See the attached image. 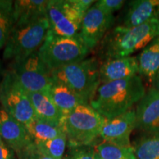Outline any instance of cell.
<instances>
[{
	"instance_id": "cell-29",
	"label": "cell",
	"mask_w": 159,
	"mask_h": 159,
	"mask_svg": "<svg viewBox=\"0 0 159 159\" xmlns=\"http://www.w3.org/2000/svg\"><path fill=\"white\" fill-rule=\"evenodd\" d=\"M16 152L0 137V159H16Z\"/></svg>"
},
{
	"instance_id": "cell-10",
	"label": "cell",
	"mask_w": 159,
	"mask_h": 159,
	"mask_svg": "<svg viewBox=\"0 0 159 159\" xmlns=\"http://www.w3.org/2000/svg\"><path fill=\"white\" fill-rule=\"evenodd\" d=\"M115 21L114 14L94 5L87 11L81 23L79 35L89 50L97 48Z\"/></svg>"
},
{
	"instance_id": "cell-11",
	"label": "cell",
	"mask_w": 159,
	"mask_h": 159,
	"mask_svg": "<svg viewBox=\"0 0 159 159\" xmlns=\"http://www.w3.org/2000/svg\"><path fill=\"white\" fill-rule=\"evenodd\" d=\"M135 128H136V111L132 108L114 118L105 119L100 137L104 142L130 148L132 147L130 135Z\"/></svg>"
},
{
	"instance_id": "cell-32",
	"label": "cell",
	"mask_w": 159,
	"mask_h": 159,
	"mask_svg": "<svg viewBox=\"0 0 159 159\" xmlns=\"http://www.w3.org/2000/svg\"><path fill=\"white\" fill-rule=\"evenodd\" d=\"M1 69H2V66H1V63H0V71H1Z\"/></svg>"
},
{
	"instance_id": "cell-4",
	"label": "cell",
	"mask_w": 159,
	"mask_h": 159,
	"mask_svg": "<svg viewBox=\"0 0 159 159\" xmlns=\"http://www.w3.org/2000/svg\"><path fill=\"white\" fill-rule=\"evenodd\" d=\"M105 122V118L89 104L79 105L66 114L62 128L66 135L68 147L91 146L100 137Z\"/></svg>"
},
{
	"instance_id": "cell-1",
	"label": "cell",
	"mask_w": 159,
	"mask_h": 159,
	"mask_svg": "<svg viewBox=\"0 0 159 159\" xmlns=\"http://www.w3.org/2000/svg\"><path fill=\"white\" fill-rule=\"evenodd\" d=\"M159 37V17L134 27L118 26L109 30L97 46L102 61L131 56Z\"/></svg>"
},
{
	"instance_id": "cell-25",
	"label": "cell",
	"mask_w": 159,
	"mask_h": 159,
	"mask_svg": "<svg viewBox=\"0 0 159 159\" xmlns=\"http://www.w3.org/2000/svg\"><path fill=\"white\" fill-rule=\"evenodd\" d=\"M96 150L92 146L68 147L63 159H94Z\"/></svg>"
},
{
	"instance_id": "cell-22",
	"label": "cell",
	"mask_w": 159,
	"mask_h": 159,
	"mask_svg": "<svg viewBox=\"0 0 159 159\" xmlns=\"http://www.w3.org/2000/svg\"><path fill=\"white\" fill-rule=\"evenodd\" d=\"M14 25L13 1L0 0V49L5 47Z\"/></svg>"
},
{
	"instance_id": "cell-28",
	"label": "cell",
	"mask_w": 159,
	"mask_h": 159,
	"mask_svg": "<svg viewBox=\"0 0 159 159\" xmlns=\"http://www.w3.org/2000/svg\"><path fill=\"white\" fill-rule=\"evenodd\" d=\"M95 2L96 1L94 0H70V2L75 9L83 17H84L87 11L94 5Z\"/></svg>"
},
{
	"instance_id": "cell-16",
	"label": "cell",
	"mask_w": 159,
	"mask_h": 159,
	"mask_svg": "<svg viewBox=\"0 0 159 159\" xmlns=\"http://www.w3.org/2000/svg\"><path fill=\"white\" fill-rule=\"evenodd\" d=\"M34 109L35 116L40 120L55 126H62L64 114L57 108L46 92H27Z\"/></svg>"
},
{
	"instance_id": "cell-15",
	"label": "cell",
	"mask_w": 159,
	"mask_h": 159,
	"mask_svg": "<svg viewBox=\"0 0 159 159\" xmlns=\"http://www.w3.org/2000/svg\"><path fill=\"white\" fill-rule=\"evenodd\" d=\"M159 17V0H134L128 3L122 27H134Z\"/></svg>"
},
{
	"instance_id": "cell-18",
	"label": "cell",
	"mask_w": 159,
	"mask_h": 159,
	"mask_svg": "<svg viewBox=\"0 0 159 159\" xmlns=\"http://www.w3.org/2000/svg\"><path fill=\"white\" fill-rule=\"evenodd\" d=\"M46 93L64 116L75 110L79 105L86 104L72 90L53 80Z\"/></svg>"
},
{
	"instance_id": "cell-19",
	"label": "cell",
	"mask_w": 159,
	"mask_h": 159,
	"mask_svg": "<svg viewBox=\"0 0 159 159\" xmlns=\"http://www.w3.org/2000/svg\"><path fill=\"white\" fill-rule=\"evenodd\" d=\"M139 74L153 81L159 70V37L151 41L137 57Z\"/></svg>"
},
{
	"instance_id": "cell-31",
	"label": "cell",
	"mask_w": 159,
	"mask_h": 159,
	"mask_svg": "<svg viewBox=\"0 0 159 159\" xmlns=\"http://www.w3.org/2000/svg\"><path fill=\"white\" fill-rule=\"evenodd\" d=\"M94 159H103V158H102L100 157V156H99V155L97 153V152H95V156H94Z\"/></svg>"
},
{
	"instance_id": "cell-21",
	"label": "cell",
	"mask_w": 159,
	"mask_h": 159,
	"mask_svg": "<svg viewBox=\"0 0 159 159\" xmlns=\"http://www.w3.org/2000/svg\"><path fill=\"white\" fill-rule=\"evenodd\" d=\"M133 148L137 159H159V133L144 134Z\"/></svg>"
},
{
	"instance_id": "cell-26",
	"label": "cell",
	"mask_w": 159,
	"mask_h": 159,
	"mask_svg": "<svg viewBox=\"0 0 159 159\" xmlns=\"http://www.w3.org/2000/svg\"><path fill=\"white\" fill-rule=\"evenodd\" d=\"M16 155L18 159H58L52 158L40 152L34 142Z\"/></svg>"
},
{
	"instance_id": "cell-8",
	"label": "cell",
	"mask_w": 159,
	"mask_h": 159,
	"mask_svg": "<svg viewBox=\"0 0 159 159\" xmlns=\"http://www.w3.org/2000/svg\"><path fill=\"white\" fill-rule=\"evenodd\" d=\"M27 92H47L52 83L51 71L38 51L25 58L12 61L11 69Z\"/></svg>"
},
{
	"instance_id": "cell-23",
	"label": "cell",
	"mask_w": 159,
	"mask_h": 159,
	"mask_svg": "<svg viewBox=\"0 0 159 159\" xmlns=\"http://www.w3.org/2000/svg\"><path fill=\"white\" fill-rule=\"evenodd\" d=\"M34 143L40 152L52 158L58 159H63L68 144L67 137L65 133L50 140Z\"/></svg>"
},
{
	"instance_id": "cell-13",
	"label": "cell",
	"mask_w": 159,
	"mask_h": 159,
	"mask_svg": "<svg viewBox=\"0 0 159 159\" xmlns=\"http://www.w3.org/2000/svg\"><path fill=\"white\" fill-rule=\"evenodd\" d=\"M0 137L16 154L33 142L25 125L0 108Z\"/></svg>"
},
{
	"instance_id": "cell-12",
	"label": "cell",
	"mask_w": 159,
	"mask_h": 159,
	"mask_svg": "<svg viewBox=\"0 0 159 159\" xmlns=\"http://www.w3.org/2000/svg\"><path fill=\"white\" fill-rule=\"evenodd\" d=\"M136 128L145 134L159 133V90L151 88L137 103Z\"/></svg>"
},
{
	"instance_id": "cell-2",
	"label": "cell",
	"mask_w": 159,
	"mask_h": 159,
	"mask_svg": "<svg viewBox=\"0 0 159 159\" xmlns=\"http://www.w3.org/2000/svg\"><path fill=\"white\" fill-rule=\"evenodd\" d=\"M146 93L139 75L130 78L100 84L89 102L105 119H111L132 109Z\"/></svg>"
},
{
	"instance_id": "cell-3",
	"label": "cell",
	"mask_w": 159,
	"mask_h": 159,
	"mask_svg": "<svg viewBox=\"0 0 159 159\" xmlns=\"http://www.w3.org/2000/svg\"><path fill=\"white\" fill-rule=\"evenodd\" d=\"M99 62L97 57H87L51 71L54 81L65 85L89 104L100 85Z\"/></svg>"
},
{
	"instance_id": "cell-5",
	"label": "cell",
	"mask_w": 159,
	"mask_h": 159,
	"mask_svg": "<svg viewBox=\"0 0 159 159\" xmlns=\"http://www.w3.org/2000/svg\"><path fill=\"white\" fill-rule=\"evenodd\" d=\"M90 50L79 34L73 37L53 35L48 31L38 54L51 71L86 58Z\"/></svg>"
},
{
	"instance_id": "cell-14",
	"label": "cell",
	"mask_w": 159,
	"mask_h": 159,
	"mask_svg": "<svg viewBox=\"0 0 159 159\" xmlns=\"http://www.w3.org/2000/svg\"><path fill=\"white\" fill-rule=\"evenodd\" d=\"M137 57L129 56L109 59L99 65V80L101 84L130 78L139 74Z\"/></svg>"
},
{
	"instance_id": "cell-9",
	"label": "cell",
	"mask_w": 159,
	"mask_h": 159,
	"mask_svg": "<svg viewBox=\"0 0 159 159\" xmlns=\"http://www.w3.org/2000/svg\"><path fill=\"white\" fill-rule=\"evenodd\" d=\"M47 19L49 32L63 37L79 34L83 17L70 2V0H48Z\"/></svg>"
},
{
	"instance_id": "cell-6",
	"label": "cell",
	"mask_w": 159,
	"mask_h": 159,
	"mask_svg": "<svg viewBox=\"0 0 159 159\" xmlns=\"http://www.w3.org/2000/svg\"><path fill=\"white\" fill-rule=\"evenodd\" d=\"M48 31L47 17L25 25L14 26L4 47V59L18 61L37 52L45 41Z\"/></svg>"
},
{
	"instance_id": "cell-24",
	"label": "cell",
	"mask_w": 159,
	"mask_h": 159,
	"mask_svg": "<svg viewBox=\"0 0 159 159\" xmlns=\"http://www.w3.org/2000/svg\"><path fill=\"white\" fill-rule=\"evenodd\" d=\"M95 150L103 159H137L133 147L125 148L102 142L97 145Z\"/></svg>"
},
{
	"instance_id": "cell-17",
	"label": "cell",
	"mask_w": 159,
	"mask_h": 159,
	"mask_svg": "<svg viewBox=\"0 0 159 159\" xmlns=\"http://www.w3.org/2000/svg\"><path fill=\"white\" fill-rule=\"evenodd\" d=\"M48 0L13 1L14 26L25 25L47 17Z\"/></svg>"
},
{
	"instance_id": "cell-7",
	"label": "cell",
	"mask_w": 159,
	"mask_h": 159,
	"mask_svg": "<svg viewBox=\"0 0 159 159\" xmlns=\"http://www.w3.org/2000/svg\"><path fill=\"white\" fill-rule=\"evenodd\" d=\"M0 104L25 127L36 118L27 92L11 70L5 71L0 81Z\"/></svg>"
},
{
	"instance_id": "cell-20",
	"label": "cell",
	"mask_w": 159,
	"mask_h": 159,
	"mask_svg": "<svg viewBox=\"0 0 159 159\" xmlns=\"http://www.w3.org/2000/svg\"><path fill=\"white\" fill-rule=\"evenodd\" d=\"M26 128L34 142H45L64 134L62 126L50 125L38 118H35Z\"/></svg>"
},
{
	"instance_id": "cell-30",
	"label": "cell",
	"mask_w": 159,
	"mask_h": 159,
	"mask_svg": "<svg viewBox=\"0 0 159 159\" xmlns=\"http://www.w3.org/2000/svg\"><path fill=\"white\" fill-rule=\"evenodd\" d=\"M153 83H154V88H156V89L159 90V70L158 72H157L156 76L155 77L153 80Z\"/></svg>"
},
{
	"instance_id": "cell-27",
	"label": "cell",
	"mask_w": 159,
	"mask_h": 159,
	"mask_svg": "<svg viewBox=\"0 0 159 159\" xmlns=\"http://www.w3.org/2000/svg\"><path fill=\"white\" fill-rule=\"evenodd\" d=\"M125 2L123 0H99L95 2L94 5L103 11L114 14V12L122 8Z\"/></svg>"
},
{
	"instance_id": "cell-33",
	"label": "cell",
	"mask_w": 159,
	"mask_h": 159,
	"mask_svg": "<svg viewBox=\"0 0 159 159\" xmlns=\"http://www.w3.org/2000/svg\"></svg>"
}]
</instances>
